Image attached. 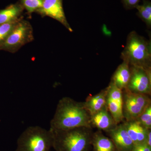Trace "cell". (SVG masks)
I'll return each mask as SVG.
<instances>
[{
  "instance_id": "cell-7",
  "label": "cell",
  "mask_w": 151,
  "mask_h": 151,
  "mask_svg": "<svg viewBox=\"0 0 151 151\" xmlns=\"http://www.w3.org/2000/svg\"><path fill=\"white\" fill-rule=\"evenodd\" d=\"M130 66L131 76L127 89L133 93L150 95L151 68Z\"/></svg>"
},
{
  "instance_id": "cell-22",
  "label": "cell",
  "mask_w": 151,
  "mask_h": 151,
  "mask_svg": "<svg viewBox=\"0 0 151 151\" xmlns=\"http://www.w3.org/2000/svg\"><path fill=\"white\" fill-rule=\"evenodd\" d=\"M131 151H151V147L146 144L134 145Z\"/></svg>"
},
{
  "instance_id": "cell-21",
  "label": "cell",
  "mask_w": 151,
  "mask_h": 151,
  "mask_svg": "<svg viewBox=\"0 0 151 151\" xmlns=\"http://www.w3.org/2000/svg\"><path fill=\"white\" fill-rule=\"evenodd\" d=\"M141 0H122V4L126 10H131L136 9L139 4Z\"/></svg>"
},
{
  "instance_id": "cell-2",
  "label": "cell",
  "mask_w": 151,
  "mask_h": 151,
  "mask_svg": "<svg viewBox=\"0 0 151 151\" xmlns=\"http://www.w3.org/2000/svg\"><path fill=\"white\" fill-rule=\"evenodd\" d=\"M55 151H89L93 134L92 128L80 127L67 130L50 129Z\"/></svg>"
},
{
  "instance_id": "cell-10",
  "label": "cell",
  "mask_w": 151,
  "mask_h": 151,
  "mask_svg": "<svg viewBox=\"0 0 151 151\" xmlns=\"http://www.w3.org/2000/svg\"><path fill=\"white\" fill-rule=\"evenodd\" d=\"M107 133L114 144L116 151H132L134 145L123 123L118 124Z\"/></svg>"
},
{
  "instance_id": "cell-4",
  "label": "cell",
  "mask_w": 151,
  "mask_h": 151,
  "mask_svg": "<svg viewBox=\"0 0 151 151\" xmlns=\"http://www.w3.org/2000/svg\"><path fill=\"white\" fill-rule=\"evenodd\" d=\"M52 145L53 137L50 129L32 126L28 127L20 135L15 151H50Z\"/></svg>"
},
{
  "instance_id": "cell-13",
  "label": "cell",
  "mask_w": 151,
  "mask_h": 151,
  "mask_svg": "<svg viewBox=\"0 0 151 151\" xmlns=\"http://www.w3.org/2000/svg\"><path fill=\"white\" fill-rule=\"evenodd\" d=\"M131 76V70L129 63L124 61L117 68L111 81L122 90L127 89Z\"/></svg>"
},
{
  "instance_id": "cell-16",
  "label": "cell",
  "mask_w": 151,
  "mask_h": 151,
  "mask_svg": "<svg viewBox=\"0 0 151 151\" xmlns=\"http://www.w3.org/2000/svg\"><path fill=\"white\" fill-rule=\"evenodd\" d=\"M92 146L93 147V151H116L111 139L103 135L99 131L93 134Z\"/></svg>"
},
{
  "instance_id": "cell-1",
  "label": "cell",
  "mask_w": 151,
  "mask_h": 151,
  "mask_svg": "<svg viewBox=\"0 0 151 151\" xmlns=\"http://www.w3.org/2000/svg\"><path fill=\"white\" fill-rule=\"evenodd\" d=\"M90 114L84 102H76L69 97L61 98L58 102L50 129L67 130L80 127H91Z\"/></svg>"
},
{
  "instance_id": "cell-20",
  "label": "cell",
  "mask_w": 151,
  "mask_h": 151,
  "mask_svg": "<svg viewBox=\"0 0 151 151\" xmlns=\"http://www.w3.org/2000/svg\"><path fill=\"white\" fill-rule=\"evenodd\" d=\"M137 120L147 129H151V104L148 106Z\"/></svg>"
},
{
  "instance_id": "cell-5",
  "label": "cell",
  "mask_w": 151,
  "mask_h": 151,
  "mask_svg": "<svg viewBox=\"0 0 151 151\" xmlns=\"http://www.w3.org/2000/svg\"><path fill=\"white\" fill-rule=\"evenodd\" d=\"M33 30L30 23L22 19L5 41L0 46V50L15 53L22 47L34 40Z\"/></svg>"
},
{
  "instance_id": "cell-23",
  "label": "cell",
  "mask_w": 151,
  "mask_h": 151,
  "mask_svg": "<svg viewBox=\"0 0 151 151\" xmlns=\"http://www.w3.org/2000/svg\"><path fill=\"white\" fill-rule=\"evenodd\" d=\"M146 144L149 147H151V129H149L147 137V142Z\"/></svg>"
},
{
  "instance_id": "cell-14",
  "label": "cell",
  "mask_w": 151,
  "mask_h": 151,
  "mask_svg": "<svg viewBox=\"0 0 151 151\" xmlns=\"http://www.w3.org/2000/svg\"><path fill=\"white\" fill-rule=\"evenodd\" d=\"M24 9L19 2L0 9V24L16 21L22 18Z\"/></svg>"
},
{
  "instance_id": "cell-25",
  "label": "cell",
  "mask_w": 151,
  "mask_h": 151,
  "mask_svg": "<svg viewBox=\"0 0 151 151\" xmlns=\"http://www.w3.org/2000/svg\"></svg>"
},
{
  "instance_id": "cell-6",
  "label": "cell",
  "mask_w": 151,
  "mask_h": 151,
  "mask_svg": "<svg viewBox=\"0 0 151 151\" xmlns=\"http://www.w3.org/2000/svg\"><path fill=\"white\" fill-rule=\"evenodd\" d=\"M123 115L126 121L136 120L151 104V99L147 94L130 92L126 89L123 90Z\"/></svg>"
},
{
  "instance_id": "cell-8",
  "label": "cell",
  "mask_w": 151,
  "mask_h": 151,
  "mask_svg": "<svg viewBox=\"0 0 151 151\" xmlns=\"http://www.w3.org/2000/svg\"><path fill=\"white\" fill-rule=\"evenodd\" d=\"M106 90L107 109L118 125L124 120L123 90L117 87L112 81Z\"/></svg>"
},
{
  "instance_id": "cell-11",
  "label": "cell",
  "mask_w": 151,
  "mask_h": 151,
  "mask_svg": "<svg viewBox=\"0 0 151 151\" xmlns=\"http://www.w3.org/2000/svg\"><path fill=\"white\" fill-rule=\"evenodd\" d=\"M134 145L146 144L149 130L137 120L125 121L123 123Z\"/></svg>"
},
{
  "instance_id": "cell-12",
  "label": "cell",
  "mask_w": 151,
  "mask_h": 151,
  "mask_svg": "<svg viewBox=\"0 0 151 151\" xmlns=\"http://www.w3.org/2000/svg\"><path fill=\"white\" fill-rule=\"evenodd\" d=\"M90 124L91 127L106 132L114 129L117 125L107 107L91 116Z\"/></svg>"
},
{
  "instance_id": "cell-24",
  "label": "cell",
  "mask_w": 151,
  "mask_h": 151,
  "mask_svg": "<svg viewBox=\"0 0 151 151\" xmlns=\"http://www.w3.org/2000/svg\"></svg>"
},
{
  "instance_id": "cell-18",
  "label": "cell",
  "mask_w": 151,
  "mask_h": 151,
  "mask_svg": "<svg viewBox=\"0 0 151 151\" xmlns=\"http://www.w3.org/2000/svg\"><path fill=\"white\" fill-rule=\"evenodd\" d=\"M18 2L28 14H32L41 8L43 0H18Z\"/></svg>"
},
{
  "instance_id": "cell-17",
  "label": "cell",
  "mask_w": 151,
  "mask_h": 151,
  "mask_svg": "<svg viewBox=\"0 0 151 151\" xmlns=\"http://www.w3.org/2000/svg\"><path fill=\"white\" fill-rule=\"evenodd\" d=\"M141 4L138 5L136 9L137 10L138 16L143 21L148 27H151V3L149 0H142Z\"/></svg>"
},
{
  "instance_id": "cell-3",
  "label": "cell",
  "mask_w": 151,
  "mask_h": 151,
  "mask_svg": "<svg viewBox=\"0 0 151 151\" xmlns=\"http://www.w3.org/2000/svg\"><path fill=\"white\" fill-rule=\"evenodd\" d=\"M122 59L131 66L151 68V42L132 31L127 37Z\"/></svg>"
},
{
  "instance_id": "cell-15",
  "label": "cell",
  "mask_w": 151,
  "mask_h": 151,
  "mask_svg": "<svg viewBox=\"0 0 151 151\" xmlns=\"http://www.w3.org/2000/svg\"><path fill=\"white\" fill-rule=\"evenodd\" d=\"M84 104L90 116L103 110L107 107L106 89L94 96L88 97Z\"/></svg>"
},
{
  "instance_id": "cell-19",
  "label": "cell",
  "mask_w": 151,
  "mask_h": 151,
  "mask_svg": "<svg viewBox=\"0 0 151 151\" xmlns=\"http://www.w3.org/2000/svg\"><path fill=\"white\" fill-rule=\"evenodd\" d=\"M22 18L16 21L0 24V46L5 41L20 20Z\"/></svg>"
},
{
  "instance_id": "cell-9",
  "label": "cell",
  "mask_w": 151,
  "mask_h": 151,
  "mask_svg": "<svg viewBox=\"0 0 151 151\" xmlns=\"http://www.w3.org/2000/svg\"><path fill=\"white\" fill-rule=\"evenodd\" d=\"M37 13L42 17H50L56 20L70 32H73L65 17L63 0H43L42 6Z\"/></svg>"
}]
</instances>
